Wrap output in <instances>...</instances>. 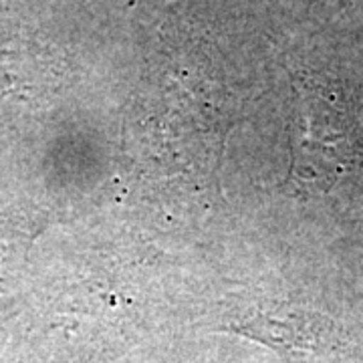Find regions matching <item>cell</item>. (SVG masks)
<instances>
[{
	"label": "cell",
	"mask_w": 363,
	"mask_h": 363,
	"mask_svg": "<svg viewBox=\"0 0 363 363\" xmlns=\"http://www.w3.org/2000/svg\"><path fill=\"white\" fill-rule=\"evenodd\" d=\"M226 329L264 343L293 363H353V351L341 329L319 313H257Z\"/></svg>",
	"instance_id": "1"
}]
</instances>
